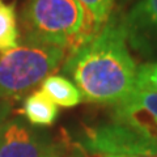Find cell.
<instances>
[{
	"label": "cell",
	"mask_w": 157,
	"mask_h": 157,
	"mask_svg": "<svg viewBox=\"0 0 157 157\" xmlns=\"http://www.w3.org/2000/svg\"><path fill=\"white\" fill-rule=\"evenodd\" d=\"M58 140L20 119H8L0 132V157H46Z\"/></svg>",
	"instance_id": "5b68a950"
},
{
	"label": "cell",
	"mask_w": 157,
	"mask_h": 157,
	"mask_svg": "<svg viewBox=\"0 0 157 157\" xmlns=\"http://www.w3.org/2000/svg\"><path fill=\"white\" fill-rule=\"evenodd\" d=\"M77 2L84 8L97 32L104 28L114 9V0H77Z\"/></svg>",
	"instance_id": "8fae6325"
},
{
	"label": "cell",
	"mask_w": 157,
	"mask_h": 157,
	"mask_svg": "<svg viewBox=\"0 0 157 157\" xmlns=\"http://www.w3.org/2000/svg\"><path fill=\"white\" fill-rule=\"evenodd\" d=\"M20 113L26 121L34 126H52L55 123L59 110L58 106L41 89L29 93L24 100L22 109Z\"/></svg>",
	"instance_id": "ba28073f"
},
{
	"label": "cell",
	"mask_w": 157,
	"mask_h": 157,
	"mask_svg": "<svg viewBox=\"0 0 157 157\" xmlns=\"http://www.w3.org/2000/svg\"><path fill=\"white\" fill-rule=\"evenodd\" d=\"M11 114V104L9 101H0V132L8 122V117Z\"/></svg>",
	"instance_id": "9a60e30c"
},
{
	"label": "cell",
	"mask_w": 157,
	"mask_h": 157,
	"mask_svg": "<svg viewBox=\"0 0 157 157\" xmlns=\"http://www.w3.org/2000/svg\"><path fill=\"white\" fill-rule=\"evenodd\" d=\"M64 157H102L101 155H90L85 151V148L80 143H73V141H68L67 149Z\"/></svg>",
	"instance_id": "4fadbf2b"
},
{
	"label": "cell",
	"mask_w": 157,
	"mask_h": 157,
	"mask_svg": "<svg viewBox=\"0 0 157 157\" xmlns=\"http://www.w3.org/2000/svg\"><path fill=\"white\" fill-rule=\"evenodd\" d=\"M102 157H128V156H102Z\"/></svg>",
	"instance_id": "2e32d148"
},
{
	"label": "cell",
	"mask_w": 157,
	"mask_h": 157,
	"mask_svg": "<svg viewBox=\"0 0 157 157\" xmlns=\"http://www.w3.org/2000/svg\"><path fill=\"white\" fill-rule=\"evenodd\" d=\"M41 90L56 106L73 107L82 102V96L71 80L60 75H50L42 81Z\"/></svg>",
	"instance_id": "9c48e42d"
},
{
	"label": "cell",
	"mask_w": 157,
	"mask_h": 157,
	"mask_svg": "<svg viewBox=\"0 0 157 157\" xmlns=\"http://www.w3.org/2000/svg\"><path fill=\"white\" fill-rule=\"evenodd\" d=\"M68 141H70L68 136H67L66 134H63L60 139L56 141V145L54 147V149H52L46 157H64L67 145H68Z\"/></svg>",
	"instance_id": "5bb4252c"
},
{
	"label": "cell",
	"mask_w": 157,
	"mask_h": 157,
	"mask_svg": "<svg viewBox=\"0 0 157 157\" xmlns=\"http://www.w3.org/2000/svg\"><path fill=\"white\" fill-rule=\"evenodd\" d=\"M24 41L70 54L98 33L77 0H28L21 12Z\"/></svg>",
	"instance_id": "7a4b0ae2"
},
{
	"label": "cell",
	"mask_w": 157,
	"mask_h": 157,
	"mask_svg": "<svg viewBox=\"0 0 157 157\" xmlns=\"http://www.w3.org/2000/svg\"><path fill=\"white\" fill-rule=\"evenodd\" d=\"M113 117L115 122L157 136V93L135 89L123 102L114 106Z\"/></svg>",
	"instance_id": "52a82bcc"
},
{
	"label": "cell",
	"mask_w": 157,
	"mask_h": 157,
	"mask_svg": "<svg viewBox=\"0 0 157 157\" xmlns=\"http://www.w3.org/2000/svg\"><path fill=\"white\" fill-rule=\"evenodd\" d=\"M127 43L141 54L157 51V0H140L123 16Z\"/></svg>",
	"instance_id": "8992f818"
},
{
	"label": "cell",
	"mask_w": 157,
	"mask_h": 157,
	"mask_svg": "<svg viewBox=\"0 0 157 157\" xmlns=\"http://www.w3.org/2000/svg\"><path fill=\"white\" fill-rule=\"evenodd\" d=\"M136 68L119 14H111L96 36L68 54L62 66L82 101L109 106L119 105L136 89Z\"/></svg>",
	"instance_id": "6da1fadb"
},
{
	"label": "cell",
	"mask_w": 157,
	"mask_h": 157,
	"mask_svg": "<svg viewBox=\"0 0 157 157\" xmlns=\"http://www.w3.org/2000/svg\"><path fill=\"white\" fill-rule=\"evenodd\" d=\"M136 89L157 93V62H147L137 66Z\"/></svg>",
	"instance_id": "7c38bea8"
},
{
	"label": "cell",
	"mask_w": 157,
	"mask_h": 157,
	"mask_svg": "<svg viewBox=\"0 0 157 157\" xmlns=\"http://www.w3.org/2000/svg\"><path fill=\"white\" fill-rule=\"evenodd\" d=\"M18 22L13 4L0 0V54L18 46Z\"/></svg>",
	"instance_id": "30bf717a"
},
{
	"label": "cell",
	"mask_w": 157,
	"mask_h": 157,
	"mask_svg": "<svg viewBox=\"0 0 157 157\" xmlns=\"http://www.w3.org/2000/svg\"><path fill=\"white\" fill-rule=\"evenodd\" d=\"M80 144L90 155L157 157V136L115 121L85 127Z\"/></svg>",
	"instance_id": "277c9868"
},
{
	"label": "cell",
	"mask_w": 157,
	"mask_h": 157,
	"mask_svg": "<svg viewBox=\"0 0 157 157\" xmlns=\"http://www.w3.org/2000/svg\"><path fill=\"white\" fill-rule=\"evenodd\" d=\"M68 51L64 48L25 42L0 54V101L17 100L63 66Z\"/></svg>",
	"instance_id": "3957f363"
}]
</instances>
